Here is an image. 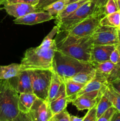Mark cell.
I'll return each instance as SVG.
<instances>
[{
	"instance_id": "1",
	"label": "cell",
	"mask_w": 120,
	"mask_h": 121,
	"mask_svg": "<svg viewBox=\"0 0 120 121\" xmlns=\"http://www.w3.org/2000/svg\"><path fill=\"white\" fill-rule=\"evenodd\" d=\"M58 32V28L54 26L40 46L25 51L20 63L22 70L52 69L53 59L56 50L55 37Z\"/></svg>"
},
{
	"instance_id": "2",
	"label": "cell",
	"mask_w": 120,
	"mask_h": 121,
	"mask_svg": "<svg viewBox=\"0 0 120 121\" xmlns=\"http://www.w3.org/2000/svg\"><path fill=\"white\" fill-rule=\"evenodd\" d=\"M55 40L57 50L81 61L91 62V55L94 46L91 35L77 37L66 31H58Z\"/></svg>"
},
{
	"instance_id": "3",
	"label": "cell",
	"mask_w": 120,
	"mask_h": 121,
	"mask_svg": "<svg viewBox=\"0 0 120 121\" xmlns=\"http://www.w3.org/2000/svg\"><path fill=\"white\" fill-rule=\"evenodd\" d=\"M19 93L10 80L0 81V121H17Z\"/></svg>"
},
{
	"instance_id": "4",
	"label": "cell",
	"mask_w": 120,
	"mask_h": 121,
	"mask_svg": "<svg viewBox=\"0 0 120 121\" xmlns=\"http://www.w3.org/2000/svg\"><path fill=\"white\" fill-rule=\"evenodd\" d=\"M107 1V0H89L70 15L55 21L58 31H68L87 18L105 13V6Z\"/></svg>"
},
{
	"instance_id": "5",
	"label": "cell",
	"mask_w": 120,
	"mask_h": 121,
	"mask_svg": "<svg viewBox=\"0 0 120 121\" xmlns=\"http://www.w3.org/2000/svg\"><path fill=\"white\" fill-rule=\"evenodd\" d=\"M90 65H92L91 63L68 56L56 50L53 59L52 70L64 80L71 79Z\"/></svg>"
},
{
	"instance_id": "6",
	"label": "cell",
	"mask_w": 120,
	"mask_h": 121,
	"mask_svg": "<svg viewBox=\"0 0 120 121\" xmlns=\"http://www.w3.org/2000/svg\"><path fill=\"white\" fill-rule=\"evenodd\" d=\"M29 70L33 93L40 99L48 100L52 70L33 69Z\"/></svg>"
},
{
	"instance_id": "7",
	"label": "cell",
	"mask_w": 120,
	"mask_h": 121,
	"mask_svg": "<svg viewBox=\"0 0 120 121\" xmlns=\"http://www.w3.org/2000/svg\"><path fill=\"white\" fill-rule=\"evenodd\" d=\"M108 85L107 77L96 71V74L94 79L85 85L82 89L77 93L75 98L85 95L92 98H96L98 102L99 100L104 95Z\"/></svg>"
},
{
	"instance_id": "8",
	"label": "cell",
	"mask_w": 120,
	"mask_h": 121,
	"mask_svg": "<svg viewBox=\"0 0 120 121\" xmlns=\"http://www.w3.org/2000/svg\"><path fill=\"white\" fill-rule=\"evenodd\" d=\"M106 15L105 13L92 15L77 24L67 32L77 37H87L91 35L100 25L101 20Z\"/></svg>"
},
{
	"instance_id": "9",
	"label": "cell",
	"mask_w": 120,
	"mask_h": 121,
	"mask_svg": "<svg viewBox=\"0 0 120 121\" xmlns=\"http://www.w3.org/2000/svg\"><path fill=\"white\" fill-rule=\"evenodd\" d=\"M94 46L116 45L118 44V28L101 25L91 35Z\"/></svg>"
},
{
	"instance_id": "10",
	"label": "cell",
	"mask_w": 120,
	"mask_h": 121,
	"mask_svg": "<svg viewBox=\"0 0 120 121\" xmlns=\"http://www.w3.org/2000/svg\"><path fill=\"white\" fill-rule=\"evenodd\" d=\"M26 114L32 121H52L54 116L49 102L38 98Z\"/></svg>"
},
{
	"instance_id": "11",
	"label": "cell",
	"mask_w": 120,
	"mask_h": 121,
	"mask_svg": "<svg viewBox=\"0 0 120 121\" xmlns=\"http://www.w3.org/2000/svg\"><path fill=\"white\" fill-rule=\"evenodd\" d=\"M52 19H54V18L48 12L41 11L29 13L22 17L15 18L13 22L17 24L35 25L48 21Z\"/></svg>"
},
{
	"instance_id": "12",
	"label": "cell",
	"mask_w": 120,
	"mask_h": 121,
	"mask_svg": "<svg viewBox=\"0 0 120 121\" xmlns=\"http://www.w3.org/2000/svg\"><path fill=\"white\" fill-rule=\"evenodd\" d=\"M2 8L5 10L8 15L15 18L22 17L29 13L36 11L34 6L29 4L18 2V3L4 4Z\"/></svg>"
},
{
	"instance_id": "13",
	"label": "cell",
	"mask_w": 120,
	"mask_h": 121,
	"mask_svg": "<svg viewBox=\"0 0 120 121\" xmlns=\"http://www.w3.org/2000/svg\"><path fill=\"white\" fill-rule=\"evenodd\" d=\"M115 47L116 45L94 46L92 48L91 55V61L101 63L109 60L111 54Z\"/></svg>"
},
{
	"instance_id": "14",
	"label": "cell",
	"mask_w": 120,
	"mask_h": 121,
	"mask_svg": "<svg viewBox=\"0 0 120 121\" xmlns=\"http://www.w3.org/2000/svg\"><path fill=\"white\" fill-rule=\"evenodd\" d=\"M16 86H14L18 93H33L31 79L29 70H23L16 77Z\"/></svg>"
},
{
	"instance_id": "15",
	"label": "cell",
	"mask_w": 120,
	"mask_h": 121,
	"mask_svg": "<svg viewBox=\"0 0 120 121\" xmlns=\"http://www.w3.org/2000/svg\"><path fill=\"white\" fill-rule=\"evenodd\" d=\"M69 103V100L66 95L65 85L64 83L62 85L61 92L59 93L58 96L52 101L49 102L51 109L53 115H54L65 109Z\"/></svg>"
},
{
	"instance_id": "16",
	"label": "cell",
	"mask_w": 120,
	"mask_h": 121,
	"mask_svg": "<svg viewBox=\"0 0 120 121\" xmlns=\"http://www.w3.org/2000/svg\"><path fill=\"white\" fill-rule=\"evenodd\" d=\"M22 71L21 64L11 63L6 66H0V81L16 78Z\"/></svg>"
},
{
	"instance_id": "17",
	"label": "cell",
	"mask_w": 120,
	"mask_h": 121,
	"mask_svg": "<svg viewBox=\"0 0 120 121\" xmlns=\"http://www.w3.org/2000/svg\"><path fill=\"white\" fill-rule=\"evenodd\" d=\"M71 103L78 111H84L85 109L89 110L96 106L98 100L96 98L83 95L75 98Z\"/></svg>"
},
{
	"instance_id": "18",
	"label": "cell",
	"mask_w": 120,
	"mask_h": 121,
	"mask_svg": "<svg viewBox=\"0 0 120 121\" xmlns=\"http://www.w3.org/2000/svg\"><path fill=\"white\" fill-rule=\"evenodd\" d=\"M65 85V93L69 103H71L75 99L76 95L82 89L85 85L76 82L71 79H66L64 80Z\"/></svg>"
},
{
	"instance_id": "19",
	"label": "cell",
	"mask_w": 120,
	"mask_h": 121,
	"mask_svg": "<svg viewBox=\"0 0 120 121\" xmlns=\"http://www.w3.org/2000/svg\"><path fill=\"white\" fill-rule=\"evenodd\" d=\"M64 83V80L55 72L52 70L51 82L48 92V101L51 102L58 96Z\"/></svg>"
},
{
	"instance_id": "20",
	"label": "cell",
	"mask_w": 120,
	"mask_h": 121,
	"mask_svg": "<svg viewBox=\"0 0 120 121\" xmlns=\"http://www.w3.org/2000/svg\"><path fill=\"white\" fill-rule=\"evenodd\" d=\"M95 74L96 70L92 65H90L85 67L81 72L78 73L71 79L75 82L85 85L94 79Z\"/></svg>"
},
{
	"instance_id": "21",
	"label": "cell",
	"mask_w": 120,
	"mask_h": 121,
	"mask_svg": "<svg viewBox=\"0 0 120 121\" xmlns=\"http://www.w3.org/2000/svg\"><path fill=\"white\" fill-rule=\"evenodd\" d=\"M38 97L34 93L19 94V109L20 112L28 113Z\"/></svg>"
},
{
	"instance_id": "22",
	"label": "cell",
	"mask_w": 120,
	"mask_h": 121,
	"mask_svg": "<svg viewBox=\"0 0 120 121\" xmlns=\"http://www.w3.org/2000/svg\"><path fill=\"white\" fill-rule=\"evenodd\" d=\"M91 64L93 67L95 69L96 72L101 73L105 77H107V80L115 66V64L112 63L110 60L101 63L91 61Z\"/></svg>"
},
{
	"instance_id": "23",
	"label": "cell",
	"mask_w": 120,
	"mask_h": 121,
	"mask_svg": "<svg viewBox=\"0 0 120 121\" xmlns=\"http://www.w3.org/2000/svg\"><path fill=\"white\" fill-rule=\"evenodd\" d=\"M88 1H89V0H79V1H76V2H72V3L67 5L65 7V8H64L63 10L54 18L55 20V21L60 20L61 19L66 17L68 15H70L71 14L75 11L78 8H80L82 5H83L84 4H85Z\"/></svg>"
},
{
	"instance_id": "24",
	"label": "cell",
	"mask_w": 120,
	"mask_h": 121,
	"mask_svg": "<svg viewBox=\"0 0 120 121\" xmlns=\"http://www.w3.org/2000/svg\"><path fill=\"white\" fill-rule=\"evenodd\" d=\"M104 95L109 99L116 111L120 112V95L112 88L109 83H108L104 93Z\"/></svg>"
},
{
	"instance_id": "25",
	"label": "cell",
	"mask_w": 120,
	"mask_h": 121,
	"mask_svg": "<svg viewBox=\"0 0 120 121\" xmlns=\"http://www.w3.org/2000/svg\"><path fill=\"white\" fill-rule=\"evenodd\" d=\"M67 5V0H59L44 8L43 11L48 12L55 18Z\"/></svg>"
},
{
	"instance_id": "26",
	"label": "cell",
	"mask_w": 120,
	"mask_h": 121,
	"mask_svg": "<svg viewBox=\"0 0 120 121\" xmlns=\"http://www.w3.org/2000/svg\"><path fill=\"white\" fill-rule=\"evenodd\" d=\"M100 24L119 28L120 25V11L118 10L115 13L105 15L101 20Z\"/></svg>"
},
{
	"instance_id": "27",
	"label": "cell",
	"mask_w": 120,
	"mask_h": 121,
	"mask_svg": "<svg viewBox=\"0 0 120 121\" xmlns=\"http://www.w3.org/2000/svg\"><path fill=\"white\" fill-rule=\"evenodd\" d=\"M112 104L109 101V99L103 95L101 99L99 100L96 106V118H99L102 114L105 113L107 110L112 107Z\"/></svg>"
},
{
	"instance_id": "28",
	"label": "cell",
	"mask_w": 120,
	"mask_h": 121,
	"mask_svg": "<svg viewBox=\"0 0 120 121\" xmlns=\"http://www.w3.org/2000/svg\"><path fill=\"white\" fill-rule=\"evenodd\" d=\"M118 10L117 4L114 0H107L105 6V13L106 15L115 13Z\"/></svg>"
},
{
	"instance_id": "29",
	"label": "cell",
	"mask_w": 120,
	"mask_h": 121,
	"mask_svg": "<svg viewBox=\"0 0 120 121\" xmlns=\"http://www.w3.org/2000/svg\"><path fill=\"white\" fill-rule=\"evenodd\" d=\"M53 121H70V115L67 109L54 115L52 118Z\"/></svg>"
},
{
	"instance_id": "30",
	"label": "cell",
	"mask_w": 120,
	"mask_h": 121,
	"mask_svg": "<svg viewBox=\"0 0 120 121\" xmlns=\"http://www.w3.org/2000/svg\"><path fill=\"white\" fill-rule=\"evenodd\" d=\"M109 60L115 65L120 63V44L116 45L114 50L112 52L110 56Z\"/></svg>"
},
{
	"instance_id": "31",
	"label": "cell",
	"mask_w": 120,
	"mask_h": 121,
	"mask_svg": "<svg viewBox=\"0 0 120 121\" xmlns=\"http://www.w3.org/2000/svg\"><path fill=\"white\" fill-rule=\"evenodd\" d=\"M116 109L114 106H112L110 108L108 109L104 114H102L100 118H98L96 121H110L114 113L116 112Z\"/></svg>"
},
{
	"instance_id": "32",
	"label": "cell",
	"mask_w": 120,
	"mask_h": 121,
	"mask_svg": "<svg viewBox=\"0 0 120 121\" xmlns=\"http://www.w3.org/2000/svg\"><path fill=\"white\" fill-rule=\"evenodd\" d=\"M117 79H120V63L115 65L114 70L108 78V82L110 83Z\"/></svg>"
},
{
	"instance_id": "33",
	"label": "cell",
	"mask_w": 120,
	"mask_h": 121,
	"mask_svg": "<svg viewBox=\"0 0 120 121\" xmlns=\"http://www.w3.org/2000/svg\"><path fill=\"white\" fill-rule=\"evenodd\" d=\"M96 106L91 109L88 110V112L84 117L83 121H96L97 118L96 114Z\"/></svg>"
},
{
	"instance_id": "34",
	"label": "cell",
	"mask_w": 120,
	"mask_h": 121,
	"mask_svg": "<svg viewBox=\"0 0 120 121\" xmlns=\"http://www.w3.org/2000/svg\"><path fill=\"white\" fill-rule=\"evenodd\" d=\"M57 1L59 0H39L38 4L35 7L36 11H43L44 8Z\"/></svg>"
},
{
	"instance_id": "35",
	"label": "cell",
	"mask_w": 120,
	"mask_h": 121,
	"mask_svg": "<svg viewBox=\"0 0 120 121\" xmlns=\"http://www.w3.org/2000/svg\"><path fill=\"white\" fill-rule=\"evenodd\" d=\"M39 0H4V4H12V3H18V2H22V3L29 4L35 6L38 3ZM2 4V5H3Z\"/></svg>"
},
{
	"instance_id": "36",
	"label": "cell",
	"mask_w": 120,
	"mask_h": 121,
	"mask_svg": "<svg viewBox=\"0 0 120 121\" xmlns=\"http://www.w3.org/2000/svg\"><path fill=\"white\" fill-rule=\"evenodd\" d=\"M108 83L110 84L112 88L120 95V79L114 80Z\"/></svg>"
},
{
	"instance_id": "37",
	"label": "cell",
	"mask_w": 120,
	"mask_h": 121,
	"mask_svg": "<svg viewBox=\"0 0 120 121\" xmlns=\"http://www.w3.org/2000/svg\"><path fill=\"white\" fill-rule=\"evenodd\" d=\"M17 121H32L29 119L28 116L27 115L26 113H22V112H20V116H19L18 118Z\"/></svg>"
},
{
	"instance_id": "38",
	"label": "cell",
	"mask_w": 120,
	"mask_h": 121,
	"mask_svg": "<svg viewBox=\"0 0 120 121\" xmlns=\"http://www.w3.org/2000/svg\"><path fill=\"white\" fill-rule=\"evenodd\" d=\"M110 121H120V112L116 111L112 117Z\"/></svg>"
},
{
	"instance_id": "39",
	"label": "cell",
	"mask_w": 120,
	"mask_h": 121,
	"mask_svg": "<svg viewBox=\"0 0 120 121\" xmlns=\"http://www.w3.org/2000/svg\"><path fill=\"white\" fill-rule=\"evenodd\" d=\"M83 118H79L75 116L70 115V121H83Z\"/></svg>"
},
{
	"instance_id": "40",
	"label": "cell",
	"mask_w": 120,
	"mask_h": 121,
	"mask_svg": "<svg viewBox=\"0 0 120 121\" xmlns=\"http://www.w3.org/2000/svg\"><path fill=\"white\" fill-rule=\"evenodd\" d=\"M118 44H120V29L118 28Z\"/></svg>"
},
{
	"instance_id": "41",
	"label": "cell",
	"mask_w": 120,
	"mask_h": 121,
	"mask_svg": "<svg viewBox=\"0 0 120 121\" xmlns=\"http://www.w3.org/2000/svg\"><path fill=\"white\" fill-rule=\"evenodd\" d=\"M115 1V2L116 3L118 6V9L120 11V0H114Z\"/></svg>"
},
{
	"instance_id": "42",
	"label": "cell",
	"mask_w": 120,
	"mask_h": 121,
	"mask_svg": "<svg viewBox=\"0 0 120 121\" xmlns=\"http://www.w3.org/2000/svg\"><path fill=\"white\" fill-rule=\"evenodd\" d=\"M77 1H79V0H67V5L69 4L72 3V2H76Z\"/></svg>"
},
{
	"instance_id": "43",
	"label": "cell",
	"mask_w": 120,
	"mask_h": 121,
	"mask_svg": "<svg viewBox=\"0 0 120 121\" xmlns=\"http://www.w3.org/2000/svg\"><path fill=\"white\" fill-rule=\"evenodd\" d=\"M4 1V0H0V5H2L3 4V2Z\"/></svg>"
},
{
	"instance_id": "44",
	"label": "cell",
	"mask_w": 120,
	"mask_h": 121,
	"mask_svg": "<svg viewBox=\"0 0 120 121\" xmlns=\"http://www.w3.org/2000/svg\"><path fill=\"white\" fill-rule=\"evenodd\" d=\"M2 9V8H1V5H0V10H1V9Z\"/></svg>"
},
{
	"instance_id": "45",
	"label": "cell",
	"mask_w": 120,
	"mask_h": 121,
	"mask_svg": "<svg viewBox=\"0 0 120 121\" xmlns=\"http://www.w3.org/2000/svg\"></svg>"
},
{
	"instance_id": "46",
	"label": "cell",
	"mask_w": 120,
	"mask_h": 121,
	"mask_svg": "<svg viewBox=\"0 0 120 121\" xmlns=\"http://www.w3.org/2000/svg\"></svg>"
}]
</instances>
